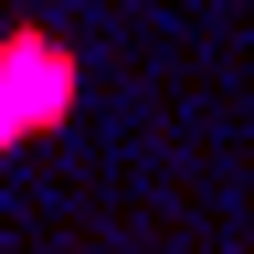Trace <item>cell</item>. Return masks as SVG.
I'll return each instance as SVG.
<instances>
[{
    "mask_svg": "<svg viewBox=\"0 0 254 254\" xmlns=\"http://www.w3.org/2000/svg\"><path fill=\"white\" fill-rule=\"evenodd\" d=\"M85 106V53L64 32H0V159L43 148Z\"/></svg>",
    "mask_w": 254,
    "mask_h": 254,
    "instance_id": "6da1fadb",
    "label": "cell"
}]
</instances>
